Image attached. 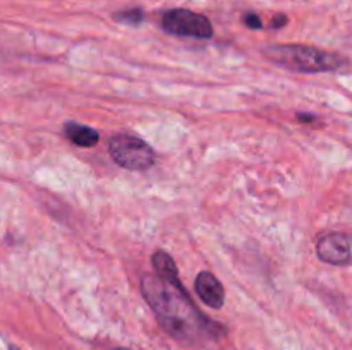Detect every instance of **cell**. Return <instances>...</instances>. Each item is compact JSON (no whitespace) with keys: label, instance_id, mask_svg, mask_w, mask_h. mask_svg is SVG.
<instances>
[{"label":"cell","instance_id":"obj_1","mask_svg":"<svg viewBox=\"0 0 352 350\" xmlns=\"http://www.w3.org/2000/svg\"><path fill=\"white\" fill-rule=\"evenodd\" d=\"M141 294L162 328L175 340L195 342L215 326L196 309L182 283L174 285L158 275L148 273L141 278Z\"/></svg>","mask_w":352,"mask_h":350},{"label":"cell","instance_id":"obj_2","mask_svg":"<svg viewBox=\"0 0 352 350\" xmlns=\"http://www.w3.org/2000/svg\"><path fill=\"white\" fill-rule=\"evenodd\" d=\"M267 58L278 67L294 72H332L344 67L346 58L333 51L309 45H272L263 50Z\"/></svg>","mask_w":352,"mask_h":350},{"label":"cell","instance_id":"obj_3","mask_svg":"<svg viewBox=\"0 0 352 350\" xmlns=\"http://www.w3.org/2000/svg\"><path fill=\"white\" fill-rule=\"evenodd\" d=\"M109 154L126 170L143 172L155 165V151L146 141L133 134H116L109 139Z\"/></svg>","mask_w":352,"mask_h":350},{"label":"cell","instance_id":"obj_4","mask_svg":"<svg viewBox=\"0 0 352 350\" xmlns=\"http://www.w3.org/2000/svg\"><path fill=\"white\" fill-rule=\"evenodd\" d=\"M162 27L175 36L208 40L213 36L212 21L206 16L188 9H170L162 14Z\"/></svg>","mask_w":352,"mask_h":350},{"label":"cell","instance_id":"obj_5","mask_svg":"<svg viewBox=\"0 0 352 350\" xmlns=\"http://www.w3.org/2000/svg\"><path fill=\"white\" fill-rule=\"evenodd\" d=\"M316 254L323 263L346 266L352 263V237L340 232L327 233L316 244Z\"/></svg>","mask_w":352,"mask_h":350},{"label":"cell","instance_id":"obj_6","mask_svg":"<svg viewBox=\"0 0 352 350\" xmlns=\"http://www.w3.org/2000/svg\"><path fill=\"white\" fill-rule=\"evenodd\" d=\"M195 290L196 294H198V297L212 309H220L223 305V302H226V290H223V285L220 283L219 278L213 273H210V271H201V273L196 277Z\"/></svg>","mask_w":352,"mask_h":350},{"label":"cell","instance_id":"obj_7","mask_svg":"<svg viewBox=\"0 0 352 350\" xmlns=\"http://www.w3.org/2000/svg\"><path fill=\"white\" fill-rule=\"evenodd\" d=\"M64 134L72 144L81 148H91L98 143L100 134L93 127L82 126L78 122H67L64 126Z\"/></svg>","mask_w":352,"mask_h":350},{"label":"cell","instance_id":"obj_8","mask_svg":"<svg viewBox=\"0 0 352 350\" xmlns=\"http://www.w3.org/2000/svg\"><path fill=\"white\" fill-rule=\"evenodd\" d=\"M151 263H153L155 271L158 273V277L164 278V280L170 281L174 285H181L182 281L179 280L177 266H175L174 259L170 257V254H167L165 250H157L151 257Z\"/></svg>","mask_w":352,"mask_h":350},{"label":"cell","instance_id":"obj_9","mask_svg":"<svg viewBox=\"0 0 352 350\" xmlns=\"http://www.w3.org/2000/svg\"><path fill=\"white\" fill-rule=\"evenodd\" d=\"M113 19L119 21V23L131 24V26H136V24L143 23L144 21V12L141 9H129V10H120L113 16Z\"/></svg>","mask_w":352,"mask_h":350},{"label":"cell","instance_id":"obj_10","mask_svg":"<svg viewBox=\"0 0 352 350\" xmlns=\"http://www.w3.org/2000/svg\"><path fill=\"white\" fill-rule=\"evenodd\" d=\"M243 23L246 24V26L250 27V30H260V27L263 26V24H261L260 16H258V14H253V12L244 14V16H243Z\"/></svg>","mask_w":352,"mask_h":350},{"label":"cell","instance_id":"obj_11","mask_svg":"<svg viewBox=\"0 0 352 350\" xmlns=\"http://www.w3.org/2000/svg\"><path fill=\"white\" fill-rule=\"evenodd\" d=\"M289 17L285 16V14H277V16L272 19V27H275V30H278V27H284L285 24H287Z\"/></svg>","mask_w":352,"mask_h":350},{"label":"cell","instance_id":"obj_12","mask_svg":"<svg viewBox=\"0 0 352 350\" xmlns=\"http://www.w3.org/2000/svg\"><path fill=\"white\" fill-rule=\"evenodd\" d=\"M298 119H299V122H311V120H315V117H313V115H302V113H299Z\"/></svg>","mask_w":352,"mask_h":350},{"label":"cell","instance_id":"obj_13","mask_svg":"<svg viewBox=\"0 0 352 350\" xmlns=\"http://www.w3.org/2000/svg\"><path fill=\"white\" fill-rule=\"evenodd\" d=\"M112 350H129V349H124V347H117V349H112Z\"/></svg>","mask_w":352,"mask_h":350},{"label":"cell","instance_id":"obj_14","mask_svg":"<svg viewBox=\"0 0 352 350\" xmlns=\"http://www.w3.org/2000/svg\"><path fill=\"white\" fill-rule=\"evenodd\" d=\"M9 350H19V349H16V347H14V345H10Z\"/></svg>","mask_w":352,"mask_h":350}]
</instances>
